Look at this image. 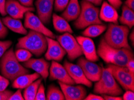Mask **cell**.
<instances>
[{
  "instance_id": "30bf717a",
  "label": "cell",
  "mask_w": 134,
  "mask_h": 100,
  "mask_svg": "<svg viewBox=\"0 0 134 100\" xmlns=\"http://www.w3.org/2000/svg\"><path fill=\"white\" fill-rule=\"evenodd\" d=\"M77 64L80 66L86 77L91 81H96L100 79L102 74V68L94 62L87 60L84 57L79 59Z\"/></svg>"
},
{
  "instance_id": "f35d334b",
  "label": "cell",
  "mask_w": 134,
  "mask_h": 100,
  "mask_svg": "<svg viewBox=\"0 0 134 100\" xmlns=\"http://www.w3.org/2000/svg\"><path fill=\"white\" fill-rule=\"evenodd\" d=\"M85 100H104L103 98L101 96H99L95 94H92L90 93L89 94L87 97H86V98L84 99Z\"/></svg>"
},
{
  "instance_id": "2e32d148",
  "label": "cell",
  "mask_w": 134,
  "mask_h": 100,
  "mask_svg": "<svg viewBox=\"0 0 134 100\" xmlns=\"http://www.w3.org/2000/svg\"><path fill=\"white\" fill-rule=\"evenodd\" d=\"M76 40L80 44L83 54L85 55L87 60L91 62H96L99 61V56L96 52L94 42L90 38L78 36L76 38Z\"/></svg>"
},
{
  "instance_id": "44dd1931",
  "label": "cell",
  "mask_w": 134,
  "mask_h": 100,
  "mask_svg": "<svg viewBox=\"0 0 134 100\" xmlns=\"http://www.w3.org/2000/svg\"><path fill=\"white\" fill-rule=\"evenodd\" d=\"M40 75L37 73L26 74L20 75L13 80L12 87L16 89H25L33 81L39 79Z\"/></svg>"
},
{
  "instance_id": "7c38bea8",
  "label": "cell",
  "mask_w": 134,
  "mask_h": 100,
  "mask_svg": "<svg viewBox=\"0 0 134 100\" xmlns=\"http://www.w3.org/2000/svg\"><path fill=\"white\" fill-rule=\"evenodd\" d=\"M64 67L76 84L84 85L89 87L92 86V81L87 78L82 70L78 64L75 65L68 61H65Z\"/></svg>"
},
{
  "instance_id": "277c9868",
  "label": "cell",
  "mask_w": 134,
  "mask_h": 100,
  "mask_svg": "<svg viewBox=\"0 0 134 100\" xmlns=\"http://www.w3.org/2000/svg\"><path fill=\"white\" fill-rule=\"evenodd\" d=\"M129 32V30L127 26L111 23L108 25L103 39L108 45L113 48L131 49L127 41Z\"/></svg>"
},
{
  "instance_id": "7bdbcfd3",
  "label": "cell",
  "mask_w": 134,
  "mask_h": 100,
  "mask_svg": "<svg viewBox=\"0 0 134 100\" xmlns=\"http://www.w3.org/2000/svg\"><path fill=\"white\" fill-rule=\"evenodd\" d=\"M125 4L130 9L134 10V0H126Z\"/></svg>"
},
{
  "instance_id": "8d00e7d4",
  "label": "cell",
  "mask_w": 134,
  "mask_h": 100,
  "mask_svg": "<svg viewBox=\"0 0 134 100\" xmlns=\"http://www.w3.org/2000/svg\"><path fill=\"white\" fill-rule=\"evenodd\" d=\"M109 4H111L115 8V9H119L122 4V2L121 0H108Z\"/></svg>"
},
{
  "instance_id": "8992f818",
  "label": "cell",
  "mask_w": 134,
  "mask_h": 100,
  "mask_svg": "<svg viewBox=\"0 0 134 100\" xmlns=\"http://www.w3.org/2000/svg\"><path fill=\"white\" fill-rule=\"evenodd\" d=\"M94 24H102L99 18V9L93 4L83 0L81 3V12L75 20V28L82 30Z\"/></svg>"
},
{
  "instance_id": "603a6c76",
  "label": "cell",
  "mask_w": 134,
  "mask_h": 100,
  "mask_svg": "<svg viewBox=\"0 0 134 100\" xmlns=\"http://www.w3.org/2000/svg\"><path fill=\"white\" fill-rule=\"evenodd\" d=\"M52 20L54 28L59 32H69L72 33L73 30L69 24L67 20L61 16H58L56 14L52 15Z\"/></svg>"
},
{
  "instance_id": "d4e9b609",
  "label": "cell",
  "mask_w": 134,
  "mask_h": 100,
  "mask_svg": "<svg viewBox=\"0 0 134 100\" xmlns=\"http://www.w3.org/2000/svg\"><path fill=\"white\" fill-rule=\"evenodd\" d=\"M42 79L39 78L37 79L31 83L29 86H28L27 87H25V90L24 91V99L25 100H34L35 97L37 93L38 87L42 83Z\"/></svg>"
},
{
  "instance_id": "e0dca14e",
  "label": "cell",
  "mask_w": 134,
  "mask_h": 100,
  "mask_svg": "<svg viewBox=\"0 0 134 100\" xmlns=\"http://www.w3.org/2000/svg\"><path fill=\"white\" fill-rule=\"evenodd\" d=\"M54 0H37L35 5L38 17L44 24L49 23Z\"/></svg>"
},
{
  "instance_id": "4316f807",
  "label": "cell",
  "mask_w": 134,
  "mask_h": 100,
  "mask_svg": "<svg viewBox=\"0 0 134 100\" xmlns=\"http://www.w3.org/2000/svg\"><path fill=\"white\" fill-rule=\"evenodd\" d=\"M46 99L64 100L65 98L63 92L61 91L55 86L52 85L48 87Z\"/></svg>"
},
{
  "instance_id": "484cf974",
  "label": "cell",
  "mask_w": 134,
  "mask_h": 100,
  "mask_svg": "<svg viewBox=\"0 0 134 100\" xmlns=\"http://www.w3.org/2000/svg\"><path fill=\"white\" fill-rule=\"evenodd\" d=\"M107 29V26L102 24H94L88 26L82 32V35L87 37H96L102 34Z\"/></svg>"
},
{
  "instance_id": "3957f363",
  "label": "cell",
  "mask_w": 134,
  "mask_h": 100,
  "mask_svg": "<svg viewBox=\"0 0 134 100\" xmlns=\"http://www.w3.org/2000/svg\"><path fill=\"white\" fill-rule=\"evenodd\" d=\"M47 46L46 36L32 30H30L25 37L19 38L16 44L17 49H25L36 56L44 54Z\"/></svg>"
},
{
  "instance_id": "4fadbf2b",
  "label": "cell",
  "mask_w": 134,
  "mask_h": 100,
  "mask_svg": "<svg viewBox=\"0 0 134 100\" xmlns=\"http://www.w3.org/2000/svg\"><path fill=\"white\" fill-rule=\"evenodd\" d=\"M66 100H82L86 97L87 91L81 85L74 86L59 81L58 82Z\"/></svg>"
},
{
  "instance_id": "f546056e",
  "label": "cell",
  "mask_w": 134,
  "mask_h": 100,
  "mask_svg": "<svg viewBox=\"0 0 134 100\" xmlns=\"http://www.w3.org/2000/svg\"><path fill=\"white\" fill-rule=\"evenodd\" d=\"M12 42L10 40L0 41V58L4 54L8 49L12 46Z\"/></svg>"
},
{
  "instance_id": "ba28073f",
  "label": "cell",
  "mask_w": 134,
  "mask_h": 100,
  "mask_svg": "<svg viewBox=\"0 0 134 100\" xmlns=\"http://www.w3.org/2000/svg\"><path fill=\"white\" fill-rule=\"evenodd\" d=\"M57 38L60 45L68 54L70 61H74L83 55L80 44L70 33L66 32L63 35L57 36Z\"/></svg>"
},
{
  "instance_id": "ac0fdd59",
  "label": "cell",
  "mask_w": 134,
  "mask_h": 100,
  "mask_svg": "<svg viewBox=\"0 0 134 100\" xmlns=\"http://www.w3.org/2000/svg\"><path fill=\"white\" fill-rule=\"evenodd\" d=\"M23 65L25 68L32 69L39 74L44 80L49 75V68L50 64L43 58L30 59L24 62Z\"/></svg>"
},
{
  "instance_id": "ab89813d",
  "label": "cell",
  "mask_w": 134,
  "mask_h": 100,
  "mask_svg": "<svg viewBox=\"0 0 134 100\" xmlns=\"http://www.w3.org/2000/svg\"><path fill=\"white\" fill-rule=\"evenodd\" d=\"M22 5L25 7H32L34 0H18Z\"/></svg>"
},
{
  "instance_id": "6da1fadb",
  "label": "cell",
  "mask_w": 134,
  "mask_h": 100,
  "mask_svg": "<svg viewBox=\"0 0 134 100\" xmlns=\"http://www.w3.org/2000/svg\"><path fill=\"white\" fill-rule=\"evenodd\" d=\"M97 55L107 64L126 67L130 60L133 59L132 49L126 48L117 49L108 45L102 38L97 49Z\"/></svg>"
},
{
  "instance_id": "ffe728a7",
  "label": "cell",
  "mask_w": 134,
  "mask_h": 100,
  "mask_svg": "<svg viewBox=\"0 0 134 100\" xmlns=\"http://www.w3.org/2000/svg\"><path fill=\"white\" fill-rule=\"evenodd\" d=\"M62 14V17L67 21H72L76 20L80 15L81 6L78 0H70L68 5Z\"/></svg>"
},
{
  "instance_id": "83f0119b",
  "label": "cell",
  "mask_w": 134,
  "mask_h": 100,
  "mask_svg": "<svg viewBox=\"0 0 134 100\" xmlns=\"http://www.w3.org/2000/svg\"><path fill=\"white\" fill-rule=\"evenodd\" d=\"M15 56L19 62H25L31 58L32 54L25 49H18L16 51Z\"/></svg>"
},
{
  "instance_id": "cb8c5ba5",
  "label": "cell",
  "mask_w": 134,
  "mask_h": 100,
  "mask_svg": "<svg viewBox=\"0 0 134 100\" xmlns=\"http://www.w3.org/2000/svg\"><path fill=\"white\" fill-rule=\"evenodd\" d=\"M119 21L123 25L127 26L129 28H132L134 25V11L130 9L125 5L122 7V13Z\"/></svg>"
},
{
  "instance_id": "9a60e30c",
  "label": "cell",
  "mask_w": 134,
  "mask_h": 100,
  "mask_svg": "<svg viewBox=\"0 0 134 100\" xmlns=\"http://www.w3.org/2000/svg\"><path fill=\"white\" fill-rule=\"evenodd\" d=\"M33 7H25L17 0H6L5 11L10 17L17 19H21L28 11H34Z\"/></svg>"
},
{
  "instance_id": "d6a6232c",
  "label": "cell",
  "mask_w": 134,
  "mask_h": 100,
  "mask_svg": "<svg viewBox=\"0 0 134 100\" xmlns=\"http://www.w3.org/2000/svg\"><path fill=\"white\" fill-rule=\"evenodd\" d=\"M24 98L22 95L21 89H18V90L15 93H13L9 97V100H24Z\"/></svg>"
},
{
  "instance_id": "b9f144b4",
  "label": "cell",
  "mask_w": 134,
  "mask_h": 100,
  "mask_svg": "<svg viewBox=\"0 0 134 100\" xmlns=\"http://www.w3.org/2000/svg\"><path fill=\"white\" fill-rule=\"evenodd\" d=\"M126 67H127V68L131 71V73H132L134 74V60L133 59L130 60L127 64L126 65Z\"/></svg>"
},
{
  "instance_id": "d6986e66",
  "label": "cell",
  "mask_w": 134,
  "mask_h": 100,
  "mask_svg": "<svg viewBox=\"0 0 134 100\" xmlns=\"http://www.w3.org/2000/svg\"><path fill=\"white\" fill-rule=\"evenodd\" d=\"M99 18L105 22L117 24L119 15L114 7L107 2L104 1L100 10H99Z\"/></svg>"
},
{
  "instance_id": "74e56055",
  "label": "cell",
  "mask_w": 134,
  "mask_h": 100,
  "mask_svg": "<svg viewBox=\"0 0 134 100\" xmlns=\"http://www.w3.org/2000/svg\"><path fill=\"white\" fill-rule=\"evenodd\" d=\"M5 2L6 0H0V14L3 16L7 15L5 11Z\"/></svg>"
},
{
  "instance_id": "9c48e42d",
  "label": "cell",
  "mask_w": 134,
  "mask_h": 100,
  "mask_svg": "<svg viewBox=\"0 0 134 100\" xmlns=\"http://www.w3.org/2000/svg\"><path fill=\"white\" fill-rule=\"evenodd\" d=\"M24 27L36 32H40L44 36L52 39L55 38V36L53 32L46 28L38 16L32 13V11H28L25 14Z\"/></svg>"
},
{
  "instance_id": "f6af8a7d",
  "label": "cell",
  "mask_w": 134,
  "mask_h": 100,
  "mask_svg": "<svg viewBox=\"0 0 134 100\" xmlns=\"http://www.w3.org/2000/svg\"><path fill=\"white\" fill-rule=\"evenodd\" d=\"M129 39L131 40L132 43V45L133 46V43H134V32L133 30L132 31V32H131V35L129 36Z\"/></svg>"
},
{
  "instance_id": "60d3db41",
  "label": "cell",
  "mask_w": 134,
  "mask_h": 100,
  "mask_svg": "<svg viewBox=\"0 0 134 100\" xmlns=\"http://www.w3.org/2000/svg\"><path fill=\"white\" fill-rule=\"evenodd\" d=\"M103 98L104 99L106 100H122V98L120 97L119 96H113V95H103Z\"/></svg>"
},
{
  "instance_id": "836d02e7",
  "label": "cell",
  "mask_w": 134,
  "mask_h": 100,
  "mask_svg": "<svg viewBox=\"0 0 134 100\" xmlns=\"http://www.w3.org/2000/svg\"><path fill=\"white\" fill-rule=\"evenodd\" d=\"M8 34V30L7 27H5L1 21V18H0V38L3 39L6 37Z\"/></svg>"
},
{
  "instance_id": "8fae6325",
  "label": "cell",
  "mask_w": 134,
  "mask_h": 100,
  "mask_svg": "<svg viewBox=\"0 0 134 100\" xmlns=\"http://www.w3.org/2000/svg\"><path fill=\"white\" fill-rule=\"evenodd\" d=\"M49 79L51 80H58L61 82L68 85H74L75 84L65 67L54 61H52L50 67Z\"/></svg>"
},
{
  "instance_id": "5b68a950",
  "label": "cell",
  "mask_w": 134,
  "mask_h": 100,
  "mask_svg": "<svg viewBox=\"0 0 134 100\" xmlns=\"http://www.w3.org/2000/svg\"><path fill=\"white\" fill-rule=\"evenodd\" d=\"M102 68L100 79L96 81L94 87V92L101 95L119 96L123 93L122 89L108 68Z\"/></svg>"
},
{
  "instance_id": "e575fe53",
  "label": "cell",
  "mask_w": 134,
  "mask_h": 100,
  "mask_svg": "<svg viewBox=\"0 0 134 100\" xmlns=\"http://www.w3.org/2000/svg\"><path fill=\"white\" fill-rule=\"evenodd\" d=\"M12 92L10 91L5 90L4 91L0 92V100H7L9 97L12 95Z\"/></svg>"
},
{
  "instance_id": "7a4b0ae2",
  "label": "cell",
  "mask_w": 134,
  "mask_h": 100,
  "mask_svg": "<svg viewBox=\"0 0 134 100\" xmlns=\"http://www.w3.org/2000/svg\"><path fill=\"white\" fill-rule=\"evenodd\" d=\"M0 71L2 75L11 81L20 75L28 74L30 71L19 64L15 56L13 48H10L1 56Z\"/></svg>"
},
{
  "instance_id": "d590c367",
  "label": "cell",
  "mask_w": 134,
  "mask_h": 100,
  "mask_svg": "<svg viewBox=\"0 0 134 100\" xmlns=\"http://www.w3.org/2000/svg\"><path fill=\"white\" fill-rule=\"evenodd\" d=\"M123 99L124 100H133L134 99V93L133 91L127 90L124 93Z\"/></svg>"
},
{
  "instance_id": "ee69618b",
  "label": "cell",
  "mask_w": 134,
  "mask_h": 100,
  "mask_svg": "<svg viewBox=\"0 0 134 100\" xmlns=\"http://www.w3.org/2000/svg\"><path fill=\"white\" fill-rule=\"evenodd\" d=\"M84 1L89 2V3L93 4V5L98 6L100 5L101 4H102V0H84Z\"/></svg>"
},
{
  "instance_id": "52a82bcc",
  "label": "cell",
  "mask_w": 134,
  "mask_h": 100,
  "mask_svg": "<svg viewBox=\"0 0 134 100\" xmlns=\"http://www.w3.org/2000/svg\"><path fill=\"white\" fill-rule=\"evenodd\" d=\"M107 68L109 69L114 77L125 90L134 91V74L131 73L126 67H120L109 64Z\"/></svg>"
},
{
  "instance_id": "4dcf8cb0",
  "label": "cell",
  "mask_w": 134,
  "mask_h": 100,
  "mask_svg": "<svg viewBox=\"0 0 134 100\" xmlns=\"http://www.w3.org/2000/svg\"><path fill=\"white\" fill-rule=\"evenodd\" d=\"M46 97L45 96V92H44V87L43 85L41 83L38 87V90L36 93L35 99L34 100H45Z\"/></svg>"
},
{
  "instance_id": "5bb4252c",
  "label": "cell",
  "mask_w": 134,
  "mask_h": 100,
  "mask_svg": "<svg viewBox=\"0 0 134 100\" xmlns=\"http://www.w3.org/2000/svg\"><path fill=\"white\" fill-rule=\"evenodd\" d=\"M48 43V49L45 54V58L48 61L59 62L63 59L66 52L58 41L46 37Z\"/></svg>"
},
{
  "instance_id": "7402d4cb",
  "label": "cell",
  "mask_w": 134,
  "mask_h": 100,
  "mask_svg": "<svg viewBox=\"0 0 134 100\" xmlns=\"http://www.w3.org/2000/svg\"><path fill=\"white\" fill-rule=\"evenodd\" d=\"M3 23L6 27L16 33L23 35H25L28 33L27 30L22 25L19 19H15L10 16H7L3 19Z\"/></svg>"
},
{
  "instance_id": "1f68e13d",
  "label": "cell",
  "mask_w": 134,
  "mask_h": 100,
  "mask_svg": "<svg viewBox=\"0 0 134 100\" xmlns=\"http://www.w3.org/2000/svg\"><path fill=\"white\" fill-rule=\"evenodd\" d=\"M9 85V79L0 75V92L5 91Z\"/></svg>"
},
{
  "instance_id": "f1b7e54d",
  "label": "cell",
  "mask_w": 134,
  "mask_h": 100,
  "mask_svg": "<svg viewBox=\"0 0 134 100\" xmlns=\"http://www.w3.org/2000/svg\"><path fill=\"white\" fill-rule=\"evenodd\" d=\"M70 0H54V8L57 11H62L68 5Z\"/></svg>"
}]
</instances>
